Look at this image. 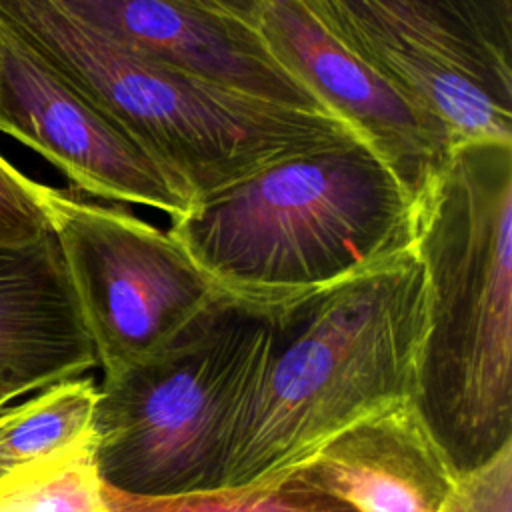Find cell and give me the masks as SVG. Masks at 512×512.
Returning <instances> with one entry per match:
<instances>
[{"mask_svg":"<svg viewBox=\"0 0 512 512\" xmlns=\"http://www.w3.org/2000/svg\"><path fill=\"white\" fill-rule=\"evenodd\" d=\"M268 318L220 300L170 348L100 386L96 462L134 496L222 488L224 466Z\"/></svg>","mask_w":512,"mask_h":512,"instance_id":"5b68a950","label":"cell"},{"mask_svg":"<svg viewBox=\"0 0 512 512\" xmlns=\"http://www.w3.org/2000/svg\"><path fill=\"white\" fill-rule=\"evenodd\" d=\"M100 388L76 376L0 412V478L10 470L96 446Z\"/></svg>","mask_w":512,"mask_h":512,"instance_id":"4fadbf2b","label":"cell"},{"mask_svg":"<svg viewBox=\"0 0 512 512\" xmlns=\"http://www.w3.org/2000/svg\"><path fill=\"white\" fill-rule=\"evenodd\" d=\"M294 474L356 512H446L458 480L414 400L356 422Z\"/></svg>","mask_w":512,"mask_h":512,"instance_id":"8fae6325","label":"cell"},{"mask_svg":"<svg viewBox=\"0 0 512 512\" xmlns=\"http://www.w3.org/2000/svg\"><path fill=\"white\" fill-rule=\"evenodd\" d=\"M110 512H356L296 474L268 486L212 488L178 496H134L104 484Z\"/></svg>","mask_w":512,"mask_h":512,"instance_id":"9a60e30c","label":"cell"},{"mask_svg":"<svg viewBox=\"0 0 512 512\" xmlns=\"http://www.w3.org/2000/svg\"><path fill=\"white\" fill-rule=\"evenodd\" d=\"M418 202L360 140L272 164L170 218L222 298L278 314L414 250Z\"/></svg>","mask_w":512,"mask_h":512,"instance_id":"7a4b0ae2","label":"cell"},{"mask_svg":"<svg viewBox=\"0 0 512 512\" xmlns=\"http://www.w3.org/2000/svg\"><path fill=\"white\" fill-rule=\"evenodd\" d=\"M266 318L222 488L282 482L356 422L416 398L426 272L412 250Z\"/></svg>","mask_w":512,"mask_h":512,"instance_id":"6da1fadb","label":"cell"},{"mask_svg":"<svg viewBox=\"0 0 512 512\" xmlns=\"http://www.w3.org/2000/svg\"><path fill=\"white\" fill-rule=\"evenodd\" d=\"M456 142H512V0H300Z\"/></svg>","mask_w":512,"mask_h":512,"instance_id":"8992f818","label":"cell"},{"mask_svg":"<svg viewBox=\"0 0 512 512\" xmlns=\"http://www.w3.org/2000/svg\"><path fill=\"white\" fill-rule=\"evenodd\" d=\"M104 378L156 358L226 300L168 232L74 190L42 188Z\"/></svg>","mask_w":512,"mask_h":512,"instance_id":"52a82bcc","label":"cell"},{"mask_svg":"<svg viewBox=\"0 0 512 512\" xmlns=\"http://www.w3.org/2000/svg\"><path fill=\"white\" fill-rule=\"evenodd\" d=\"M52 2L120 46L162 64L266 102L330 114L274 56L256 26L198 0Z\"/></svg>","mask_w":512,"mask_h":512,"instance_id":"30bf717a","label":"cell"},{"mask_svg":"<svg viewBox=\"0 0 512 512\" xmlns=\"http://www.w3.org/2000/svg\"><path fill=\"white\" fill-rule=\"evenodd\" d=\"M42 188L0 154V246L24 244L50 230Z\"/></svg>","mask_w":512,"mask_h":512,"instance_id":"2e32d148","label":"cell"},{"mask_svg":"<svg viewBox=\"0 0 512 512\" xmlns=\"http://www.w3.org/2000/svg\"><path fill=\"white\" fill-rule=\"evenodd\" d=\"M96 364L54 232L0 246V390L26 396Z\"/></svg>","mask_w":512,"mask_h":512,"instance_id":"7c38bea8","label":"cell"},{"mask_svg":"<svg viewBox=\"0 0 512 512\" xmlns=\"http://www.w3.org/2000/svg\"><path fill=\"white\" fill-rule=\"evenodd\" d=\"M0 512H110L96 446L30 462L4 474Z\"/></svg>","mask_w":512,"mask_h":512,"instance_id":"5bb4252c","label":"cell"},{"mask_svg":"<svg viewBox=\"0 0 512 512\" xmlns=\"http://www.w3.org/2000/svg\"><path fill=\"white\" fill-rule=\"evenodd\" d=\"M8 400H14V396L8 394V392H4V390H0V408H2L4 404H8Z\"/></svg>","mask_w":512,"mask_h":512,"instance_id":"d6986e66","label":"cell"},{"mask_svg":"<svg viewBox=\"0 0 512 512\" xmlns=\"http://www.w3.org/2000/svg\"><path fill=\"white\" fill-rule=\"evenodd\" d=\"M256 28L274 56L388 164L418 202L458 144L450 128L340 46L300 0H262Z\"/></svg>","mask_w":512,"mask_h":512,"instance_id":"9c48e42d","label":"cell"},{"mask_svg":"<svg viewBox=\"0 0 512 512\" xmlns=\"http://www.w3.org/2000/svg\"><path fill=\"white\" fill-rule=\"evenodd\" d=\"M416 232L428 332L414 402L460 474L512 442V142H458Z\"/></svg>","mask_w":512,"mask_h":512,"instance_id":"3957f363","label":"cell"},{"mask_svg":"<svg viewBox=\"0 0 512 512\" xmlns=\"http://www.w3.org/2000/svg\"><path fill=\"white\" fill-rule=\"evenodd\" d=\"M446 512H512V442L458 474Z\"/></svg>","mask_w":512,"mask_h":512,"instance_id":"e0dca14e","label":"cell"},{"mask_svg":"<svg viewBox=\"0 0 512 512\" xmlns=\"http://www.w3.org/2000/svg\"><path fill=\"white\" fill-rule=\"evenodd\" d=\"M0 132L52 162L78 190L170 218L192 208L174 182L0 26Z\"/></svg>","mask_w":512,"mask_h":512,"instance_id":"ba28073f","label":"cell"},{"mask_svg":"<svg viewBox=\"0 0 512 512\" xmlns=\"http://www.w3.org/2000/svg\"><path fill=\"white\" fill-rule=\"evenodd\" d=\"M0 66H2V58H0Z\"/></svg>","mask_w":512,"mask_h":512,"instance_id":"ffe728a7","label":"cell"},{"mask_svg":"<svg viewBox=\"0 0 512 512\" xmlns=\"http://www.w3.org/2000/svg\"><path fill=\"white\" fill-rule=\"evenodd\" d=\"M210 8H216L220 12H226L238 20H244L252 26L258 24L262 0H198Z\"/></svg>","mask_w":512,"mask_h":512,"instance_id":"ac0fdd59","label":"cell"},{"mask_svg":"<svg viewBox=\"0 0 512 512\" xmlns=\"http://www.w3.org/2000/svg\"><path fill=\"white\" fill-rule=\"evenodd\" d=\"M0 26L192 206L282 160L360 140L336 116L266 102L124 48L52 0H0Z\"/></svg>","mask_w":512,"mask_h":512,"instance_id":"277c9868","label":"cell"}]
</instances>
